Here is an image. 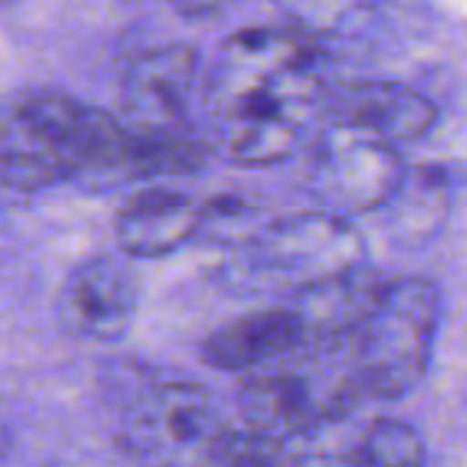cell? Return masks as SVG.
<instances>
[{"label":"cell","mask_w":467,"mask_h":467,"mask_svg":"<svg viewBox=\"0 0 467 467\" xmlns=\"http://www.w3.org/2000/svg\"><path fill=\"white\" fill-rule=\"evenodd\" d=\"M130 130L121 118L55 87L0 99V185L45 191L74 175L128 179Z\"/></svg>","instance_id":"6da1fadb"},{"label":"cell","mask_w":467,"mask_h":467,"mask_svg":"<svg viewBox=\"0 0 467 467\" xmlns=\"http://www.w3.org/2000/svg\"><path fill=\"white\" fill-rule=\"evenodd\" d=\"M327 87L315 64L258 77H220L213 130L226 160L239 166L283 162L306 137L315 115H325Z\"/></svg>","instance_id":"7a4b0ae2"},{"label":"cell","mask_w":467,"mask_h":467,"mask_svg":"<svg viewBox=\"0 0 467 467\" xmlns=\"http://www.w3.org/2000/svg\"><path fill=\"white\" fill-rule=\"evenodd\" d=\"M436 325L439 289L430 280H388L369 315L347 337L353 350L350 398H400L410 391L430 366Z\"/></svg>","instance_id":"3957f363"},{"label":"cell","mask_w":467,"mask_h":467,"mask_svg":"<svg viewBox=\"0 0 467 467\" xmlns=\"http://www.w3.org/2000/svg\"><path fill=\"white\" fill-rule=\"evenodd\" d=\"M220 432L207 391L191 381H169L147 388L124 410L118 449L140 467H179L197 451L210 458Z\"/></svg>","instance_id":"277c9868"},{"label":"cell","mask_w":467,"mask_h":467,"mask_svg":"<svg viewBox=\"0 0 467 467\" xmlns=\"http://www.w3.org/2000/svg\"><path fill=\"white\" fill-rule=\"evenodd\" d=\"M404 175L398 147L347 128H325L308 156L306 185L325 207L375 210L391 203Z\"/></svg>","instance_id":"5b68a950"},{"label":"cell","mask_w":467,"mask_h":467,"mask_svg":"<svg viewBox=\"0 0 467 467\" xmlns=\"http://www.w3.org/2000/svg\"><path fill=\"white\" fill-rule=\"evenodd\" d=\"M140 280L118 254H93L64 277L55 302L57 325L80 340L111 344L134 325Z\"/></svg>","instance_id":"8992f818"},{"label":"cell","mask_w":467,"mask_h":467,"mask_svg":"<svg viewBox=\"0 0 467 467\" xmlns=\"http://www.w3.org/2000/svg\"><path fill=\"white\" fill-rule=\"evenodd\" d=\"M197 74V51L185 42L140 51L128 64L118 96V118L134 134H188V96Z\"/></svg>","instance_id":"52a82bcc"},{"label":"cell","mask_w":467,"mask_h":467,"mask_svg":"<svg viewBox=\"0 0 467 467\" xmlns=\"http://www.w3.org/2000/svg\"><path fill=\"white\" fill-rule=\"evenodd\" d=\"M258 261L280 274L302 280V286H315L359 267L363 242L359 233L337 213H293L274 220L254 239Z\"/></svg>","instance_id":"ba28073f"},{"label":"cell","mask_w":467,"mask_h":467,"mask_svg":"<svg viewBox=\"0 0 467 467\" xmlns=\"http://www.w3.org/2000/svg\"><path fill=\"white\" fill-rule=\"evenodd\" d=\"M327 128H347L357 134L398 147L413 143L436 124V105L413 87L394 80H350L327 87L325 115Z\"/></svg>","instance_id":"9c48e42d"},{"label":"cell","mask_w":467,"mask_h":467,"mask_svg":"<svg viewBox=\"0 0 467 467\" xmlns=\"http://www.w3.org/2000/svg\"><path fill=\"white\" fill-rule=\"evenodd\" d=\"M201 235V203L172 188L147 185L115 213V242L124 258H166Z\"/></svg>","instance_id":"30bf717a"},{"label":"cell","mask_w":467,"mask_h":467,"mask_svg":"<svg viewBox=\"0 0 467 467\" xmlns=\"http://www.w3.org/2000/svg\"><path fill=\"white\" fill-rule=\"evenodd\" d=\"M306 340L308 327L296 308H265V312H248L242 318L226 321L213 334H207L201 344V357L213 369L242 372L274 363L299 350Z\"/></svg>","instance_id":"8fae6325"},{"label":"cell","mask_w":467,"mask_h":467,"mask_svg":"<svg viewBox=\"0 0 467 467\" xmlns=\"http://www.w3.org/2000/svg\"><path fill=\"white\" fill-rule=\"evenodd\" d=\"M239 410L248 432L280 439L302 432L318 420L321 407L315 391L296 372H261L248 379L239 391Z\"/></svg>","instance_id":"7c38bea8"},{"label":"cell","mask_w":467,"mask_h":467,"mask_svg":"<svg viewBox=\"0 0 467 467\" xmlns=\"http://www.w3.org/2000/svg\"><path fill=\"white\" fill-rule=\"evenodd\" d=\"M359 467H423V449L413 430L394 420H375L357 449Z\"/></svg>","instance_id":"4fadbf2b"},{"label":"cell","mask_w":467,"mask_h":467,"mask_svg":"<svg viewBox=\"0 0 467 467\" xmlns=\"http://www.w3.org/2000/svg\"><path fill=\"white\" fill-rule=\"evenodd\" d=\"M366 4L369 0H277V6L293 19V26H299L308 36L337 29L347 19L359 16Z\"/></svg>","instance_id":"5bb4252c"},{"label":"cell","mask_w":467,"mask_h":467,"mask_svg":"<svg viewBox=\"0 0 467 467\" xmlns=\"http://www.w3.org/2000/svg\"><path fill=\"white\" fill-rule=\"evenodd\" d=\"M166 4L185 19H210L223 10L226 0H166Z\"/></svg>","instance_id":"9a60e30c"},{"label":"cell","mask_w":467,"mask_h":467,"mask_svg":"<svg viewBox=\"0 0 467 467\" xmlns=\"http://www.w3.org/2000/svg\"><path fill=\"white\" fill-rule=\"evenodd\" d=\"M118 4H140V0H118Z\"/></svg>","instance_id":"2e32d148"},{"label":"cell","mask_w":467,"mask_h":467,"mask_svg":"<svg viewBox=\"0 0 467 467\" xmlns=\"http://www.w3.org/2000/svg\"><path fill=\"white\" fill-rule=\"evenodd\" d=\"M6 4H10V0H0V6H6Z\"/></svg>","instance_id":"e0dca14e"}]
</instances>
